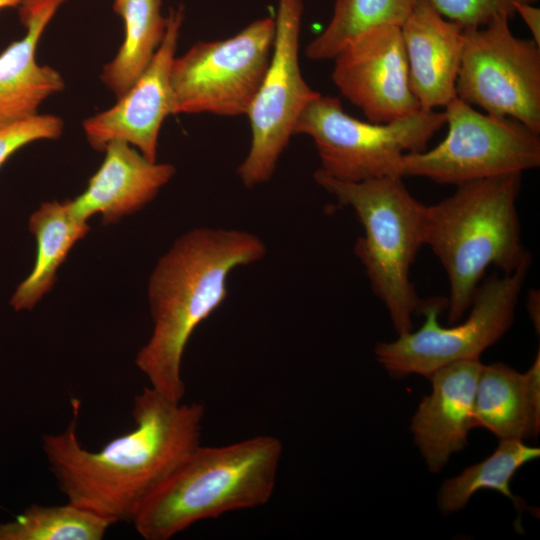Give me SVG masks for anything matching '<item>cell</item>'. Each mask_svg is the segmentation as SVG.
Returning a JSON list of instances; mask_svg holds the SVG:
<instances>
[{"instance_id": "9c48e42d", "label": "cell", "mask_w": 540, "mask_h": 540, "mask_svg": "<svg viewBox=\"0 0 540 540\" xmlns=\"http://www.w3.org/2000/svg\"><path fill=\"white\" fill-rule=\"evenodd\" d=\"M274 37L275 19L264 17L232 37L197 42L175 57L173 115H246L267 71Z\"/></svg>"}, {"instance_id": "603a6c76", "label": "cell", "mask_w": 540, "mask_h": 540, "mask_svg": "<svg viewBox=\"0 0 540 540\" xmlns=\"http://www.w3.org/2000/svg\"><path fill=\"white\" fill-rule=\"evenodd\" d=\"M114 522L71 502L32 504L0 524V540H101Z\"/></svg>"}, {"instance_id": "ac0fdd59", "label": "cell", "mask_w": 540, "mask_h": 540, "mask_svg": "<svg viewBox=\"0 0 540 540\" xmlns=\"http://www.w3.org/2000/svg\"><path fill=\"white\" fill-rule=\"evenodd\" d=\"M472 426L500 439L523 440L540 430V353L526 373L503 364L483 365L477 380Z\"/></svg>"}, {"instance_id": "5b68a950", "label": "cell", "mask_w": 540, "mask_h": 540, "mask_svg": "<svg viewBox=\"0 0 540 540\" xmlns=\"http://www.w3.org/2000/svg\"><path fill=\"white\" fill-rule=\"evenodd\" d=\"M314 179L356 213L364 235L357 239L354 253L398 335L411 332L413 315L421 314L427 302L417 295L410 280L411 266L425 245L427 206L411 195L402 177L344 182L318 169Z\"/></svg>"}, {"instance_id": "7c38bea8", "label": "cell", "mask_w": 540, "mask_h": 540, "mask_svg": "<svg viewBox=\"0 0 540 540\" xmlns=\"http://www.w3.org/2000/svg\"><path fill=\"white\" fill-rule=\"evenodd\" d=\"M332 60L334 85L368 121L387 123L422 109L410 85L400 27L367 31Z\"/></svg>"}, {"instance_id": "8fae6325", "label": "cell", "mask_w": 540, "mask_h": 540, "mask_svg": "<svg viewBox=\"0 0 540 540\" xmlns=\"http://www.w3.org/2000/svg\"><path fill=\"white\" fill-rule=\"evenodd\" d=\"M302 17V0H278L270 62L246 113L251 145L237 174L247 188L271 179L301 113L319 94L300 70Z\"/></svg>"}, {"instance_id": "7402d4cb", "label": "cell", "mask_w": 540, "mask_h": 540, "mask_svg": "<svg viewBox=\"0 0 540 540\" xmlns=\"http://www.w3.org/2000/svg\"><path fill=\"white\" fill-rule=\"evenodd\" d=\"M415 0H335L327 26L306 46L313 61L332 60L355 38L382 26H398L410 14Z\"/></svg>"}, {"instance_id": "44dd1931", "label": "cell", "mask_w": 540, "mask_h": 540, "mask_svg": "<svg viewBox=\"0 0 540 540\" xmlns=\"http://www.w3.org/2000/svg\"><path fill=\"white\" fill-rule=\"evenodd\" d=\"M539 456L538 447L528 446L522 440L500 439L490 456L441 485L437 496L440 511L451 514L464 508L469 499L482 489L500 492L518 506L519 499L512 494L510 482L518 469Z\"/></svg>"}, {"instance_id": "4fadbf2b", "label": "cell", "mask_w": 540, "mask_h": 540, "mask_svg": "<svg viewBox=\"0 0 540 540\" xmlns=\"http://www.w3.org/2000/svg\"><path fill=\"white\" fill-rule=\"evenodd\" d=\"M183 20L182 5L169 11L163 40L145 71L115 105L83 122L93 149L104 151L110 142L120 140L157 161L161 126L173 115L171 69Z\"/></svg>"}, {"instance_id": "484cf974", "label": "cell", "mask_w": 540, "mask_h": 540, "mask_svg": "<svg viewBox=\"0 0 540 540\" xmlns=\"http://www.w3.org/2000/svg\"><path fill=\"white\" fill-rule=\"evenodd\" d=\"M518 13L533 36V41L540 46V9L530 2H520L515 5Z\"/></svg>"}, {"instance_id": "ba28073f", "label": "cell", "mask_w": 540, "mask_h": 540, "mask_svg": "<svg viewBox=\"0 0 540 540\" xmlns=\"http://www.w3.org/2000/svg\"><path fill=\"white\" fill-rule=\"evenodd\" d=\"M444 108L447 135L430 150L406 153L403 177L457 186L539 167V132L512 118L481 113L457 96Z\"/></svg>"}, {"instance_id": "52a82bcc", "label": "cell", "mask_w": 540, "mask_h": 540, "mask_svg": "<svg viewBox=\"0 0 540 540\" xmlns=\"http://www.w3.org/2000/svg\"><path fill=\"white\" fill-rule=\"evenodd\" d=\"M530 263L531 258L511 273L487 278L474 294L468 318L456 326L443 327L438 322L447 299L427 300L421 311L422 326L395 341L378 343L376 360L391 377L400 379L411 374L428 377L450 363L480 359L511 327Z\"/></svg>"}, {"instance_id": "8992f818", "label": "cell", "mask_w": 540, "mask_h": 540, "mask_svg": "<svg viewBox=\"0 0 540 540\" xmlns=\"http://www.w3.org/2000/svg\"><path fill=\"white\" fill-rule=\"evenodd\" d=\"M444 124V111L424 108L387 123L365 122L346 113L338 98L319 93L301 113L294 135L313 140L320 171L340 181L362 182L403 178V156L425 150Z\"/></svg>"}, {"instance_id": "9a60e30c", "label": "cell", "mask_w": 540, "mask_h": 540, "mask_svg": "<svg viewBox=\"0 0 540 540\" xmlns=\"http://www.w3.org/2000/svg\"><path fill=\"white\" fill-rule=\"evenodd\" d=\"M104 151V160L85 190L66 200L70 212L83 221L101 214L103 224H111L135 213L175 174L172 164L150 161L124 141H112Z\"/></svg>"}, {"instance_id": "d4e9b609", "label": "cell", "mask_w": 540, "mask_h": 540, "mask_svg": "<svg viewBox=\"0 0 540 540\" xmlns=\"http://www.w3.org/2000/svg\"><path fill=\"white\" fill-rule=\"evenodd\" d=\"M63 121L55 115L37 114L0 131V168L17 150L38 140L56 139L63 132Z\"/></svg>"}, {"instance_id": "7a4b0ae2", "label": "cell", "mask_w": 540, "mask_h": 540, "mask_svg": "<svg viewBox=\"0 0 540 540\" xmlns=\"http://www.w3.org/2000/svg\"><path fill=\"white\" fill-rule=\"evenodd\" d=\"M266 252L252 232L203 227L184 233L160 257L148 282L153 330L135 359L151 388L183 400L182 360L193 332L225 301L231 272Z\"/></svg>"}, {"instance_id": "4316f807", "label": "cell", "mask_w": 540, "mask_h": 540, "mask_svg": "<svg viewBox=\"0 0 540 540\" xmlns=\"http://www.w3.org/2000/svg\"><path fill=\"white\" fill-rule=\"evenodd\" d=\"M527 308L534 326L539 333V292L535 289L531 290L528 295Z\"/></svg>"}, {"instance_id": "6da1fadb", "label": "cell", "mask_w": 540, "mask_h": 540, "mask_svg": "<svg viewBox=\"0 0 540 540\" xmlns=\"http://www.w3.org/2000/svg\"><path fill=\"white\" fill-rule=\"evenodd\" d=\"M72 405L67 428L44 435L42 449L68 501L114 523L132 522L145 500L200 444L205 407L172 401L150 386L134 398L135 427L98 451L81 445L79 400Z\"/></svg>"}, {"instance_id": "83f0119b", "label": "cell", "mask_w": 540, "mask_h": 540, "mask_svg": "<svg viewBox=\"0 0 540 540\" xmlns=\"http://www.w3.org/2000/svg\"><path fill=\"white\" fill-rule=\"evenodd\" d=\"M24 0H0V10L19 7Z\"/></svg>"}, {"instance_id": "d6986e66", "label": "cell", "mask_w": 540, "mask_h": 540, "mask_svg": "<svg viewBox=\"0 0 540 540\" xmlns=\"http://www.w3.org/2000/svg\"><path fill=\"white\" fill-rule=\"evenodd\" d=\"M87 221L75 217L67 201L40 205L29 219V230L37 244L30 274L17 286L10 299L15 311L31 310L51 290L56 272L74 244L89 232Z\"/></svg>"}, {"instance_id": "2e32d148", "label": "cell", "mask_w": 540, "mask_h": 540, "mask_svg": "<svg viewBox=\"0 0 540 540\" xmlns=\"http://www.w3.org/2000/svg\"><path fill=\"white\" fill-rule=\"evenodd\" d=\"M68 0H24L19 17L25 35L0 54V131L38 114L44 100L61 92V74L36 61V50L46 26Z\"/></svg>"}, {"instance_id": "ffe728a7", "label": "cell", "mask_w": 540, "mask_h": 540, "mask_svg": "<svg viewBox=\"0 0 540 540\" xmlns=\"http://www.w3.org/2000/svg\"><path fill=\"white\" fill-rule=\"evenodd\" d=\"M162 0H114L125 36L116 56L101 73V81L120 98L140 77L159 48L166 29Z\"/></svg>"}, {"instance_id": "277c9868", "label": "cell", "mask_w": 540, "mask_h": 540, "mask_svg": "<svg viewBox=\"0 0 540 540\" xmlns=\"http://www.w3.org/2000/svg\"><path fill=\"white\" fill-rule=\"evenodd\" d=\"M520 173L469 181L427 206L425 245L441 262L450 285L448 321L460 320L487 268L511 273L530 253L521 242L516 201Z\"/></svg>"}, {"instance_id": "e0dca14e", "label": "cell", "mask_w": 540, "mask_h": 540, "mask_svg": "<svg viewBox=\"0 0 540 540\" xmlns=\"http://www.w3.org/2000/svg\"><path fill=\"white\" fill-rule=\"evenodd\" d=\"M400 30L410 85L421 107H445L456 97L463 27L445 19L427 0H415Z\"/></svg>"}, {"instance_id": "3957f363", "label": "cell", "mask_w": 540, "mask_h": 540, "mask_svg": "<svg viewBox=\"0 0 540 540\" xmlns=\"http://www.w3.org/2000/svg\"><path fill=\"white\" fill-rule=\"evenodd\" d=\"M282 455V442L272 435L197 445L142 504L135 530L145 540H169L197 522L265 505Z\"/></svg>"}, {"instance_id": "cb8c5ba5", "label": "cell", "mask_w": 540, "mask_h": 540, "mask_svg": "<svg viewBox=\"0 0 540 540\" xmlns=\"http://www.w3.org/2000/svg\"><path fill=\"white\" fill-rule=\"evenodd\" d=\"M537 0H427L445 19L463 28L481 27L494 19L514 16L515 5Z\"/></svg>"}, {"instance_id": "5bb4252c", "label": "cell", "mask_w": 540, "mask_h": 540, "mask_svg": "<svg viewBox=\"0 0 540 540\" xmlns=\"http://www.w3.org/2000/svg\"><path fill=\"white\" fill-rule=\"evenodd\" d=\"M482 366L480 359L459 360L428 376L432 392L422 399L411 431L432 473L439 472L450 456L467 444Z\"/></svg>"}, {"instance_id": "30bf717a", "label": "cell", "mask_w": 540, "mask_h": 540, "mask_svg": "<svg viewBox=\"0 0 540 540\" xmlns=\"http://www.w3.org/2000/svg\"><path fill=\"white\" fill-rule=\"evenodd\" d=\"M456 96L540 132V46L516 37L509 18L463 28Z\"/></svg>"}]
</instances>
